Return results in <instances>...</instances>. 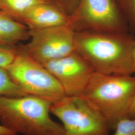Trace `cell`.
<instances>
[{
    "label": "cell",
    "mask_w": 135,
    "mask_h": 135,
    "mask_svg": "<svg viewBox=\"0 0 135 135\" xmlns=\"http://www.w3.org/2000/svg\"><path fill=\"white\" fill-rule=\"evenodd\" d=\"M50 112L63 123L65 135H110L105 118L84 97L66 96L52 104Z\"/></svg>",
    "instance_id": "obj_4"
},
{
    "label": "cell",
    "mask_w": 135,
    "mask_h": 135,
    "mask_svg": "<svg viewBox=\"0 0 135 135\" xmlns=\"http://www.w3.org/2000/svg\"><path fill=\"white\" fill-rule=\"evenodd\" d=\"M65 3H68V4H69L74 5V4H77L78 2L79 3V0H65Z\"/></svg>",
    "instance_id": "obj_18"
},
{
    "label": "cell",
    "mask_w": 135,
    "mask_h": 135,
    "mask_svg": "<svg viewBox=\"0 0 135 135\" xmlns=\"http://www.w3.org/2000/svg\"><path fill=\"white\" fill-rule=\"evenodd\" d=\"M112 135H135V119L125 118L118 122Z\"/></svg>",
    "instance_id": "obj_13"
},
{
    "label": "cell",
    "mask_w": 135,
    "mask_h": 135,
    "mask_svg": "<svg viewBox=\"0 0 135 135\" xmlns=\"http://www.w3.org/2000/svg\"><path fill=\"white\" fill-rule=\"evenodd\" d=\"M2 10L17 20L20 16L32 7L41 3L51 2L49 0H0Z\"/></svg>",
    "instance_id": "obj_11"
},
{
    "label": "cell",
    "mask_w": 135,
    "mask_h": 135,
    "mask_svg": "<svg viewBox=\"0 0 135 135\" xmlns=\"http://www.w3.org/2000/svg\"><path fill=\"white\" fill-rule=\"evenodd\" d=\"M2 6L1 3V2H0V10H2Z\"/></svg>",
    "instance_id": "obj_20"
},
{
    "label": "cell",
    "mask_w": 135,
    "mask_h": 135,
    "mask_svg": "<svg viewBox=\"0 0 135 135\" xmlns=\"http://www.w3.org/2000/svg\"><path fill=\"white\" fill-rule=\"evenodd\" d=\"M30 30L24 24L0 10V44L15 47L29 40Z\"/></svg>",
    "instance_id": "obj_10"
},
{
    "label": "cell",
    "mask_w": 135,
    "mask_h": 135,
    "mask_svg": "<svg viewBox=\"0 0 135 135\" xmlns=\"http://www.w3.org/2000/svg\"><path fill=\"white\" fill-rule=\"evenodd\" d=\"M26 94L18 87L5 68L0 67V97L23 96Z\"/></svg>",
    "instance_id": "obj_12"
},
{
    "label": "cell",
    "mask_w": 135,
    "mask_h": 135,
    "mask_svg": "<svg viewBox=\"0 0 135 135\" xmlns=\"http://www.w3.org/2000/svg\"><path fill=\"white\" fill-rule=\"evenodd\" d=\"M135 93V76L95 72L81 96L96 108L112 130L118 122L129 118Z\"/></svg>",
    "instance_id": "obj_3"
},
{
    "label": "cell",
    "mask_w": 135,
    "mask_h": 135,
    "mask_svg": "<svg viewBox=\"0 0 135 135\" xmlns=\"http://www.w3.org/2000/svg\"><path fill=\"white\" fill-rule=\"evenodd\" d=\"M52 103L32 95L0 97V123L16 134L65 135L50 116Z\"/></svg>",
    "instance_id": "obj_2"
},
{
    "label": "cell",
    "mask_w": 135,
    "mask_h": 135,
    "mask_svg": "<svg viewBox=\"0 0 135 135\" xmlns=\"http://www.w3.org/2000/svg\"><path fill=\"white\" fill-rule=\"evenodd\" d=\"M42 64L57 80L67 96H81L95 72L75 51Z\"/></svg>",
    "instance_id": "obj_8"
},
{
    "label": "cell",
    "mask_w": 135,
    "mask_h": 135,
    "mask_svg": "<svg viewBox=\"0 0 135 135\" xmlns=\"http://www.w3.org/2000/svg\"><path fill=\"white\" fill-rule=\"evenodd\" d=\"M69 17L75 32L123 33L125 27L114 0H79Z\"/></svg>",
    "instance_id": "obj_6"
},
{
    "label": "cell",
    "mask_w": 135,
    "mask_h": 135,
    "mask_svg": "<svg viewBox=\"0 0 135 135\" xmlns=\"http://www.w3.org/2000/svg\"><path fill=\"white\" fill-rule=\"evenodd\" d=\"M135 41L123 33L77 31L75 35V51L96 72L132 75Z\"/></svg>",
    "instance_id": "obj_1"
},
{
    "label": "cell",
    "mask_w": 135,
    "mask_h": 135,
    "mask_svg": "<svg viewBox=\"0 0 135 135\" xmlns=\"http://www.w3.org/2000/svg\"><path fill=\"white\" fill-rule=\"evenodd\" d=\"M0 135H17V134L8 130L0 124Z\"/></svg>",
    "instance_id": "obj_16"
},
{
    "label": "cell",
    "mask_w": 135,
    "mask_h": 135,
    "mask_svg": "<svg viewBox=\"0 0 135 135\" xmlns=\"http://www.w3.org/2000/svg\"><path fill=\"white\" fill-rule=\"evenodd\" d=\"M132 64L134 72L135 73V41L134 45V47L133 50V54H132Z\"/></svg>",
    "instance_id": "obj_17"
},
{
    "label": "cell",
    "mask_w": 135,
    "mask_h": 135,
    "mask_svg": "<svg viewBox=\"0 0 135 135\" xmlns=\"http://www.w3.org/2000/svg\"><path fill=\"white\" fill-rule=\"evenodd\" d=\"M75 35L70 24L30 30L29 42L21 51L43 64L74 52Z\"/></svg>",
    "instance_id": "obj_7"
},
{
    "label": "cell",
    "mask_w": 135,
    "mask_h": 135,
    "mask_svg": "<svg viewBox=\"0 0 135 135\" xmlns=\"http://www.w3.org/2000/svg\"><path fill=\"white\" fill-rule=\"evenodd\" d=\"M18 53L15 47L0 44V67L6 68L13 62Z\"/></svg>",
    "instance_id": "obj_14"
},
{
    "label": "cell",
    "mask_w": 135,
    "mask_h": 135,
    "mask_svg": "<svg viewBox=\"0 0 135 135\" xmlns=\"http://www.w3.org/2000/svg\"><path fill=\"white\" fill-rule=\"evenodd\" d=\"M132 2V4L133 6V8L134 10V14L135 16V0H131Z\"/></svg>",
    "instance_id": "obj_19"
},
{
    "label": "cell",
    "mask_w": 135,
    "mask_h": 135,
    "mask_svg": "<svg viewBox=\"0 0 135 135\" xmlns=\"http://www.w3.org/2000/svg\"><path fill=\"white\" fill-rule=\"evenodd\" d=\"M17 21L24 24L30 30L70 24L69 16L51 2L35 6L21 15Z\"/></svg>",
    "instance_id": "obj_9"
},
{
    "label": "cell",
    "mask_w": 135,
    "mask_h": 135,
    "mask_svg": "<svg viewBox=\"0 0 135 135\" xmlns=\"http://www.w3.org/2000/svg\"><path fill=\"white\" fill-rule=\"evenodd\" d=\"M49 1H55V0H49Z\"/></svg>",
    "instance_id": "obj_21"
},
{
    "label": "cell",
    "mask_w": 135,
    "mask_h": 135,
    "mask_svg": "<svg viewBox=\"0 0 135 135\" xmlns=\"http://www.w3.org/2000/svg\"><path fill=\"white\" fill-rule=\"evenodd\" d=\"M129 118L135 119V93L131 105L129 112Z\"/></svg>",
    "instance_id": "obj_15"
},
{
    "label": "cell",
    "mask_w": 135,
    "mask_h": 135,
    "mask_svg": "<svg viewBox=\"0 0 135 135\" xmlns=\"http://www.w3.org/2000/svg\"><path fill=\"white\" fill-rule=\"evenodd\" d=\"M16 85L28 95L52 104L66 96L57 80L41 63L18 51L13 62L5 68Z\"/></svg>",
    "instance_id": "obj_5"
}]
</instances>
